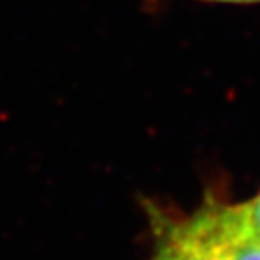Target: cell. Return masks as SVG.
Masks as SVG:
<instances>
[{"mask_svg": "<svg viewBox=\"0 0 260 260\" xmlns=\"http://www.w3.org/2000/svg\"><path fill=\"white\" fill-rule=\"evenodd\" d=\"M230 260H260V238L245 235L232 250Z\"/></svg>", "mask_w": 260, "mask_h": 260, "instance_id": "2", "label": "cell"}, {"mask_svg": "<svg viewBox=\"0 0 260 260\" xmlns=\"http://www.w3.org/2000/svg\"><path fill=\"white\" fill-rule=\"evenodd\" d=\"M243 213H245L247 226L253 237L260 238V194L248 203H243Z\"/></svg>", "mask_w": 260, "mask_h": 260, "instance_id": "3", "label": "cell"}, {"mask_svg": "<svg viewBox=\"0 0 260 260\" xmlns=\"http://www.w3.org/2000/svg\"><path fill=\"white\" fill-rule=\"evenodd\" d=\"M230 247L193 218L169 223L155 260H230Z\"/></svg>", "mask_w": 260, "mask_h": 260, "instance_id": "1", "label": "cell"}, {"mask_svg": "<svg viewBox=\"0 0 260 260\" xmlns=\"http://www.w3.org/2000/svg\"><path fill=\"white\" fill-rule=\"evenodd\" d=\"M203 2H216V4H260V0H203Z\"/></svg>", "mask_w": 260, "mask_h": 260, "instance_id": "4", "label": "cell"}]
</instances>
